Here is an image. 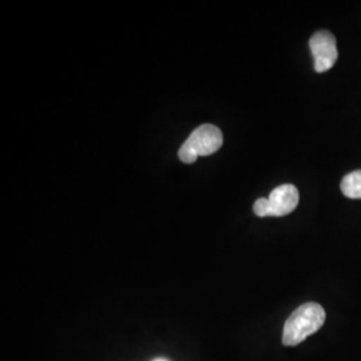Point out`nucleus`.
Instances as JSON below:
<instances>
[{
    "label": "nucleus",
    "instance_id": "obj_1",
    "mask_svg": "<svg viewBox=\"0 0 361 361\" xmlns=\"http://www.w3.org/2000/svg\"><path fill=\"white\" fill-rule=\"evenodd\" d=\"M325 323V310L320 304L307 302L298 307L286 320L283 332V344L295 347L316 334Z\"/></svg>",
    "mask_w": 361,
    "mask_h": 361
},
{
    "label": "nucleus",
    "instance_id": "obj_2",
    "mask_svg": "<svg viewBox=\"0 0 361 361\" xmlns=\"http://www.w3.org/2000/svg\"><path fill=\"white\" fill-rule=\"evenodd\" d=\"M224 143L221 130L214 125H202L194 130L180 146L178 157L183 164H194L198 157H207L219 152Z\"/></svg>",
    "mask_w": 361,
    "mask_h": 361
},
{
    "label": "nucleus",
    "instance_id": "obj_3",
    "mask_svg": "<svg viewBox=\"0 0 361 361\" xmlns=\"http://www.w3.org/2000/svg\"><path fill=\"white\" fill-rule=\"evenodd\" d=\"M298 200L296 186L286 183L274 188L268 198H258L253 210L258 217H283L296 209Z\"/></svg>",
    "mask_w": 361,
    "mask_h": 361
},
{
    "label": "nucleus",
    "instance_id": "obj_4",
    "mask_svg": "<svg viewBox=\"0 0 361 361\" xmlns=\"http://www.w3.org/2000/svg\"><path fill=\"white\" fill-rule=\"evenodd\" d=\"M310 51L314 59V71L322 74L331 70L338 58L337 42L331 31L322 30L312 35L310 40Z\"/></svg>",
    "mask_w": 361,
    "mask_h": 361
},
{
    "label": "nucleus",
    "instance_id": "obj_5",
    "mask_svg": "<svg viewBox=\"0 0 361 361\" xmlns=\"http://www.w3.org/2000/svg\"><path fill=\"white\" fill-rule=\"evenodd\" d=\"M341 192L350 200H361V170H355L341 180Z\"/></svg>",
    "mask_w": 361,
    "mask_h": 361
},
{
    "label": "nucleus",
    "instance_id": "obj_6",
    "mask_svg": "<svg viewBox=\"0 0 361 361\" xmlns=\"http://www.w3.org/2000/svg\"><path fill=\"white\" fill-rule=\"evenodd\" d=\"M154 361H166V360H164V359H158V360H154Z\"/></svg>",
    "mask_w": 361,
    "mask_h": 361
}]
</instances>
